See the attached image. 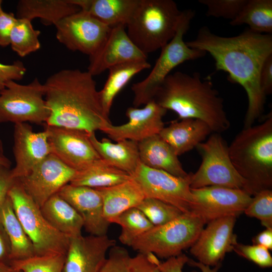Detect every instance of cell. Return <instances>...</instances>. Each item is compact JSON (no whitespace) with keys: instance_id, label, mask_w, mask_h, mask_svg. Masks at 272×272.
Here are the masks:
<instances>
[{"instance_id":"obj_17","label":"cell","mask_w":272,"mask_h":272,"mask_svg":"<svg viewBox=\"0 0 272 272\" xmlns=\"http://www.w3.org/2000/svg\"><path fill=\"white\" fill-rule=\"evenodd\" d=\"M167 111L154 100L142 108L129 107L126 111L127 122L120 125L109 123L102 131L115 142L128 140L139 143L159 133L164 127L163 117Z\"/></svg>"},{"instance_id":"obj_22","label":"cell","mask_w":272,"mask_h":272,"mask_svg":"<svg viewBox=\"0 0 272 272\" xmlns=\"http://www.w3.org/2000/svg\"><path fill=\"white\" fill-rule=\"evenodd\" d=\"M212 132L210 126L203 121L185 118L173 121L159 135L178 156L196 148Z\"/></svg>"},{"instance_id":"obj_4","label":"cell","mask_w":272,"mask_h":272,"mask_svg":"<svg viewBox=\"0 0 272 272\" xmlns=\"http://www.w3.org/2000/svg\"><path fill=\"white\" fill-rule=\"evenodd\" d=\"M231 161L251 196L272 187V114L256 125L243 127L228 146Z\"/></svg>"},{"instance_id":"obj_6","label":"cell","mask_w":272,"mask_h":272,"mask_svg":"<svg viewBox=\"0 0 272 272\" xmlns=\"http://www.w3.org/2000/svg\"><path fill=\"white\" fill-rule=\"evenodd\" d=\"M195 14L193 10L182 11L175 36L161 48L160 55L151 72L144 80L132 85L134 107L145 105L154 100L165 79L177 66L186 61L202 57L207 53L189 47L183 40Z\"/></svg>"},{"instance_id":"obj_25","label":"cell","mask_w":272,"mask_h":272,"mask_svg":"<svg viewBox=\"0 0 272 272\" xmlns=\"http://www.w3.org/2000/svg\"><path fill=\"white\" fill-rule=\"evenodd\" d=\"M102 23L112 28L126 26L139 0H70Z\"/></svg>"},{"instance_id":"obj_39","label":"cell","mask_w":272,"mask_h":272,"mask_svg":"<svg viewBox=\"0 0 272 272\" xmlns=\"http://www.w3.org/2000/svg\"><path fill=\"white\" fill-rule=\"evenodd\" d=\"M131 257L126 248L115 245L109 249L108 257L99 272H130Z\"/></svg>"},{"instance_id":"obj_16","label":"cell","mask_w":272,"mask_h":272,"mask_svg":"<svg viewBox=\"0 0 272 272\" xmlns=\"http://www.w3.org/2000/svg\"><path fill=\"white\" fill-rule=\"evenodd\" d=\"M236 217L230 216L207 223L190 247V252L198 262L209 266L221 264L226 254L238 243L234 233Z\"/></svg>"},{"instance_id":"obj_8","label":"cell","mask_w":272,"mask_h":272,"mask_svg":"<svg viewBox=\"0 0 272 272\" xmlns=\"http://www.w3.org/2000/svg\"><path fill=\"white\" fill-rule=\"evenodd\" d=\"M8 196L17 218L34 247L36 255H65L70 238L49 224L40 208L27 193L18 179H16Z\"/></svg>"},{"instance_id":"obj_37","label":"cell","mask_w":272,"mask_h":272,"mask_svg":"<svg viewBox=\"0 0 272 272\" xmlns=\"http://www.w3.org/2000/svg\"><path fill=\"white\" fill-rule=\"evenodd\" d=\"M250 217L258 219L265 228H272V190H261L252 197L244 211Z\"/></svg>"},{"instance_id":"obj_13","label":"cell","mask_w":272,"mask_h":272,"mask_svg":"<svg viewBox=\"0 0 272 272\" xmlns=\"http://www.w3.org/2000/svg\"><path fill=\"white\" fill-rule=\"evenodd\" d=\"M55 26L60 43L70 50L89 56L101 46L111 28L82 10L63 18Z\"/></svg>"},{"instance_id":"obj_30","label":"cell","mask_w":272,"mask_h":272,"mask_svg":"<svg viewBox=\"0 0 272 272\" xmlns=\"http://www.w3.org/2000/svg\"><path fill=\"white\" fill-rule=\"evenodd\" d=\"M150 67L151 65L147 60H140L119 64L109 69V75L105 84L99 91L102 108L108 117L117 94L134 75Z\"/></svg>"},{"instance_id":"obj_34","label":"cell","mask_w":272,"mask_h":272,"mask_svg":"<svg viewBox=\"0 0 272 272\" xmlns=\"http://www.w3.org/2000/svg\"><path fill=\"white\" fill-rule=\"evenodd\" d=\"M40 31L33 28L31 21L17 18L11 33L10 45L18 55L24 57L40 49Z\"/></svg>"},{"instance_id":"obj_50","label":"cell","mask_w":272,"mask_h":272,"mask_svg":"<svg viewBox=\"0 0 272 272\" xmlns=\"http://www.w3.org/2000/svg\"><path fill=\"white\" fill-rule=\"evenodd\" d=\"M0 165L11 168L12 162L5 155L4 150V145L2 141L0 139Z\"/></svg>"},{"instance_id":"obj_40","label":"cell","mask_w":272,"mask_h":272,"mask_svg":"<svg viewBox=\"0 0 272 272\" xmlns=\"http://www.w3.org/2000/svg\"><path fill=\"white\" fill-rule=\"evenodd\" d=\"M233 250L239 255L253 262L261 267L272 266V257L269 250L262 246L253 244L237 243Z\"/></svg>"},{"instance_id":"obj_15","label":"cell","mask_w":272,"mask_h":272,"mask_svg":"<svg viewBox=\"0 0 272 272\" xmlns=\"http://www.w3.org/2000/svg\"><path fill=\"white\" fill-rule=\"evenodd\" d=\"M76 171L50 154L28 174L18 178L27 193L40 208L65 185Z\"/></svg>"},{"instance_id":"obj_42","label":"cell","mask_w":272,"mask_h":272,"mask_svg":"<svg viewBox=\"0 0 272 272\" xmlns=\"http://www.w3.org/2000/svg\"><path fill=\"white\" fill-rule=\"evenodd\" d=\"M26 72V69L21 61L17 60L10 64L0 62V91L5 88L8 82L22 80Z\"/></svg>"},{"instance_id":"obj_24","label":"cell","mask_w":272,"mask_h":272,"mask_svg":"<svg viewBox=\"0 0 272 272\" xmlns=\"http://www.w3.org/2000/svg\"><path fill=\"white\" fill-rule=\"evenodd\" d=\"M96 189L102 199L104 217L109 223L124 211L137 208L146 197L132 177L113 186Z\"/></svg>"},{"instance_id":"obj_36","label":"cell","mask_w":272,"mask_h":272,"mask_svg":"<svg viewBox=\"0 0 272 272\" xmlns=\"http://www.w3.org/2000/svg\"><path fill=\"white\" fill-rule=\"evenodd\" d=\"M65 256L62 254L35 255L12 261L10 264L22 272H62Z\"/></svg>"},{"instance_id":"obj_33","label":"cell","mask_w":272,"mask_h":272,"mask_svg":"<svg viewBox=\"0 0 272 272\" xmlns=\"http://www.w3.org/2000/svg\"><path fill=\"white\" fill-rule=\"evenodd\" d=\"M119 225L121 231L119 241L123 245L131 246L134 241L152 228L154 225L137 208L129 209L110 221V224Z\"/></svg>"},{"instance_id":"obj_48","label":"cell","mask_w":272,"mask_h":272,"mask_svg":"<svg viewBox=\"0 0 272 272\" xmlns=\"http://www.w3.org/2000/svg\"><path fill=\"white\" fill-rule=\"evenodd\" d=\"M252 241L253 244L259 245L271 250L272 249V228H266L259 233L253 238Z\"/></svg>"},{"instance_id":"obj_49","label":"cell","mask_w":272,"mask_h":272,"mask_svg":"<svg viewBox=\"0 0 272 272\" xmlns=\"http://www.w3.org/2000/svg\"><path fill=\"white\" fill-rule=\"evenodd\" d=\"M187 263L190 266L198 267L200 269L201 272H218V270L221 266V264H220L211 268L208 265L203 264L199 262L193 261L190 259H189ZM192 272L196 271H193Z\"/></svg>"},{"instance_id":"obj_44","label":"cell","mask_w":272,"mask_h":272,"mask_svg":"<svg viewBox=\"0 0 272 272\" xmlns=\"http://www.w3.org/2000/svg\"><path fill=\"white\" fill-rule=\"evenodd\" d=\"M15 181L16 179L12 175L11 168L0 165V210Z\"/></svg>"},{"instance_id":"obj_14","label":"cell","mask_w":272,"mask_h":272,"mask_svg":"<svg viewBox=\"0 0 272 272\" xmlns=\"http://www.w3.org/2000/svg\"><path fill=\"white\" fill-rule=\"evenodd\" d=\"M51 154L76 171L82 170L101 159L86 131L45 124Z\"/></svg>"},{"instance_id":"obj_47","label":"cell","mask_w":272,"mask_h":272,"mask_svg":"<svg viewBox=\"0 0 272 272\" xmlns=\"http://www.w3.org/2000/svg\"><path fill=\"white\" fill-rule=\"evenodd\" d=\"M11 244L7 233L0 222V262L10 264Z\"/></svg>"},{"instance_id":"obj_45","label":"cell","mask_w":272,"mask_h":272,"mask_svg":"<svg viewBox=\"0 0 272 272\" xmlns=\"http://www.w3.org/2000/svg\"><path fill=\"white\" fill-rule=\"evenodd\" d=\"M260 85L265 96L272 92V55L263 63L260 74Z\"/></svg>"},{"instance_id":"obj_3","label":"cell","mask_w":272,"mask_h":272,"mask_svg":"<svg viewBox=\"0 0 272 272\" xmlns=\"http://www.w3.org/2000/svg\"><path fill=\"white\" fill-rule=\"evenodd\" d=\"M154 100L167 110L175 112L180 120L192 118L203 121L212 132L221 134L230 128L223 98L210 78L201 79L197 72L170 74Z\"/></svg>"},{"instance_id":"obj_10","label":"cell","mask_w":272,"mask_h":272,"mask_svg":"<svg viewBox=\"0 0 272 272\" xmlns=\"http://www.w3.org/2000/svg\"><path fill=\"white\" fill-rule=\"evenodd\" d=\"M44 96V85L37 78L27 85L8 82L0 91V123H45L49 111Z\"/></svg>"},{"instance_id":"obj_38","label":"cell","mask_w":272,"mask_h":272,"mask_svg":"<svg viewBox=\"0 0 272 272\" xmlns=\"http://www.w3.org/2000/svg\"><path fill=\"white\" fill-rule=\"evenodd\" d=\"M247 0H198L207 8L209 17L234 20L238 15Z\"/></svg>"},{"instance_id":"obj_18","label":"cell","mask_w":272,"mask_h":272,"mask_svg":"<svg viewBox=\"0 0 272 272\" xmlns=\"http://www.w3.org/2000/svg\"><path fill=\"white\" fill-rule=\"evenodd\" d=\"M48 136L45 129L34 132L27 123L14 124L13 150L16 164L11 169L13 177L25 176L51 154Z\"/></svg>"},{"instance_id":"obj_51","label":"cell","mask_w":272,"mask_h":272,"mask_svg":"<svg viewBox=\"0 0 272 272\" xmlns=\"http://www.w3.org/2000/svg\"><path fill=\"white\" fill-rule=\"evenodd\" d=\"M0 272H22L10 264L0 262Z\"/></svg>"},{"instance_id":"obj_5","label":"cell","mask_w":272,"mask_h":272,"mask_svg":"<svg viewBox=\"0 0 272 272\" xmlns=\"http://www.w3.org/2000/svg\"><path fill=\"white\" fill-rule=\"evenodd\" d=\"M172 0H139L127 34L145 54L162 48L175 36L182 16Z\"/></svg>"},{"instance_id":"obj_1","label":"cell","mask_w":272,"mask_h":272,"mask_svg":"<svg viewBox=\"0 0 272 272\" xmlns=\"http://www.w3.org/2000/svg\"><path fill=\"white\" fill-rule=\"evenodd\" d=\"M186 43L210 53L216 70L227 73L230 81L244 88L248 102L244 127L253 125L264 112L266 96L259 77L263 63L272 55V34L257 33L247 28L238 35L224 37L204 26Z\"/></svg>"},{"instance_id":"obj_35","label":"cell","mask_w":272,"mask_h":272,"mask_svg":"<svg viewBox=\"0 0 272 272\" xmlns=\"http://www.w3.org/2000/svg\"><path fill=\"white\" fill-rule=\"evenodd\" d=\"M154 225L166 224L183 213L176 207L157 199L145 197L137 207Z\"/></svg>"},{"instance_id":"obj_20","label":"cell","mask_w":272,"mask_h":272,"mask_svg":"<svg viewBox=\"0 0 272 272\" xmlns=\"http://www.w3.org/2000/svg\"><path fill=\"white\" fill-rule=\"evenodd\" d=\"M116 241L107 235L70 238L62 272H99Z\"/></svg>"},{"instance_id":"obj_7","label":"cell","mask_w":272,"mask_h":272,"mask_svg":"<svg viewBox=\"0 0 272 272\" xmlns=\"http://www.w3.org/2000/svg\"><path fill=\"white\" fill-rule=\"evenodd\" d=\"M205 224L192 213H182L166 224L153 226L130 247L139 253H153L161 258L177 256L193 244Z\"/></svg>"},{"instance_id":"obj_26","label":"cell","mask_w":272,"mask_h":272,"mask_svg":"<svg viewBox=\"0 0 272 272\" xmlns=\"http://www.w3.org/2000/svg\"><path fill=\"white\" fill-rule=\"evenodd\" d=\"M90 139L101 159L131 176L133 175L140 163L138 142L123 140L113 143L106 138L99 141L94 132L90 133Z\"/></svg>"},{"instance_id":"obj_43","label":"cell","mask_w":272,"mask_h":272,"mask_svg":"<svg viewBox=\"0 0 272 272\" xmlns=\"http://www.w3.org/2000/svg\"><path fill=\"white\" fill-rule=\"evenodd\" d=\"M17 20L12 13L4 11L0 14V47H7L10 44L12 30Z\"/></svg>"},{"instance_id":"obj_19","label":"cell","mask_w":272,"mask_h":272,"mask_svg":"<svg viewBox=\"0 0 272 272\" xmlns=\"http://www.w3.org/2000/svg\"><path fill=\"white\" fill-rule=\"evenodd\" d=\"M125 26L112 27L106 38L89 56L87 72L92 76L101 74L110 67L126 62L147 60L143 53L128 37Z\"/></svg>"},{"instance_id":"obj_2","label":"cell","mask_w":272,"mask_h":272,"mask_svg":"<svg viewBox=\"0 0 272 272\" xmlns=\"http://www.w3.org/2000/svg\"><path fill=\"white\" fill-rule=\"evenodd\" d=\"M93 77L78 69L62 70L50 76L43 84L49 111L45 124L91 133L111 123Z\"/></svg>"},{"instance_id":"obj_52","label":"cell","mask_w":272,"mask_h":272,"mask_svg":"<svg viewBox=\"0 0 272 272\" xmlns=\"http://www.w3.org/2000/svg\"><path fill=\"white\" fill-rule=\"evenodd\" d=\"M2 1L0 0V14L3 11L2 8Z\"/></svg>"},{"instance_id":"obj_9","label":"cell","mask_w":272,"mask_h":272,"mask_svg":"<svg viewBox=\"0 0 272 272\" xmlns=\"http://www.w3.org/2000/svg\"><path fill=\"white\" fill-rule=\"evenodd\" d=\"M196 148L201 162L198 170L191 174L190 188L216 186L245 191L246 182L235 169L228 146L220 133L213 132Z\"/></svg>"},{"instance_id":"obj_28","label":"cell","mask_w":272,"mask_h":272,"mask_svg":"<svg viewBox=\"0 0 272 272\" xmlns=\"http://www.w3.org/2000/svg\"><path fill=\"white\" fill-rule=\"evenodd\" d=\"M49 224L70 238L82 235L83 220L76 210L57 193L50 197L40 207Z\"/></svg>"},{"instance_id":"obj_21","label":"cell","mask_w":272,"mask_h":272,"mask_svg":"<svg viewBox=\"0 0 272 272\" xmlns=\"http://www.w3.org/2000/svg\"><path fill=\"white\" fill-rule=\"evenodd\" d=\"M57 194L79 214L90 235H107L110 224L104 217L102 199L96 188L68 183Z\"/></svg>"},{"instance_id":"obj_27","label":"cell","mask_w":272,"mask_h":272,"mask_svg":"<svg viewBox=\"0 0 272 272\" xmlns=\"http://www.w3.org/2000/svg\"><path fill=\"white\" fill-rule=\"evenodd\" d=\"M81 10L70 0H20L17 6V18H39L45 25H55L63 18Z\"/></svg>"},{"instance_id":"obj_46","label":"cell","mask_w":272,"mask_h":272,"mask_svg":"<svg viewBox=\"0 0 272 272\" xmlns=\"http://www.w3.org/2000/svg\"><path fill=\"white\" fill-rule=\"evenodd\" d=\"M189 258L184 254L169 258L164 262H160L158 266L161 272H182Z\"/></svg>"},{"instance_id":"obj_23","label":"cell","mask_w":272,"mask_h":272,"mask_svg":"<svg viewBox=\"0 0 272 272\" xmlns=\"http://www.w3.org/2000/svg\"><path fill=\"white\" fill-rule=\"evenodd\" d=\"M138 147L140 161L144 165L177 177L188 176V173L184 170L178 156L159 134L139 142Z\"/></svg>"},{"instance_id":"obj_31","label":"cell","mask_w":272,"mask_h":272,"mask_svg":"<svg viewBox=\"0 0 272 272\" xmlns=\"http://www.w3.org/2000/svg\"><path fill=\"white\" fill-rule=\"evenodd\" d=\"M131 178V176L126 172L100 159L85 169L76 171L70 183L97 188L113 186Z\"/></svg>"},{"instance_id":"obj_41","label":"cell","mask_w":272,"mask_h":272,"mask_svg":"<svg viewBox=\"0 0 272 272\" xmlns=\"http://www.w3.org/2000/svg\"><path fill=\"white\" fill-rule=\"evenodd\" d=\"M160 262L153 253H139L131 257L130 272H161L158 266Z\"/></svg>"},{"instance_id":"obj_11","label":"cell","mask_w":272,"mask_h":272,"mask_svg":"<svg viewBox=\"0 0 272 272\" xmlns=\"http://www.w3.org/2000/svg\"><path fill=\"white\" fill-rule=\"evenodd\" d=\"M191 174L186 177H177L140 162L131 177L146 197L159 199L176 207L183 213H188L193 202L190 187Z\"/></svg>"},{"instance_id":"obj_32","label":"cell","mask_w":272,"mask_h":272,"mask_svg":"<svg viewBox=\"0 0 272 272\" xmlns=\"http://www.w3.org/2000/svg\"><path fill=\"white\" fill-rule=\"evenodd\" d=\"M230 24L233 26L246 24L254 32L272 34V1L247 0Z\"/></svg>"},{"instance_id":"obj_29","label":"cell","mask_w":272,"mask_h":272,"mask_svg":"<svg viewBox=\"0 0 272 272\" xmlns=\"http://www.w3.org/2000/svg\"><path fill=\"white\" fill-rule=\"evenodd\" d=\"M0 222L10 242L11 262L36 255L34 247L17 218L9 196L0 210Z\"/></svg>"},{"instance_id":"obj_12","label":"cell","mask_w":272,"mask_h":272,"mask_svg":"<svg viewBox=\"0 0 272 272\" xmlns=\"http://www.w3.org/2000/svg\"><path fill=\"white\" fill-rule=\"evenodd\" d=\"M193 202L190 213L205 223L226 216L236 218L244 213L252 196L242 189L222 186L190 188Z\"/></svg>"}]
</instances>
